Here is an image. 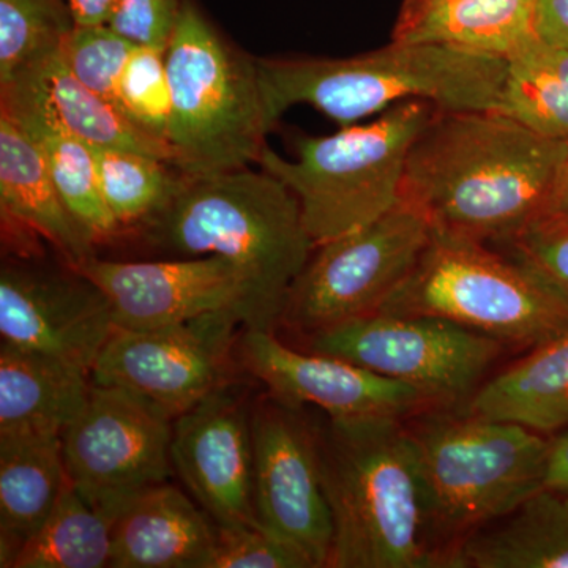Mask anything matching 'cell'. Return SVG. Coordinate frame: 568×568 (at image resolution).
<instances>
[{
  "label": "cell",
  "instance_id": "15",
  "mask_svg": "<svg viewBox=\"0 0 568 568\" xmlns=\"http://www.w3.org/2000/svg\"><path fill=\"white\" fill-rule=\"evenodd\" d=\"M115 328L110 298L78 268L3 261L2 343L92 373Z\"/></svg>",
  "mask_w": 568,
  "mask_h": 568
},
{
  "label": "cell",
  "instance_id": "22",
  "mask_svg": "<svg viewBox=\"0 0 568 568\" xmlns=\"http://www.w3.org/2000/svg\"><path fill=\"white\" fill-rule=\"evenodd\" d=\"M537 0H403L392 40L507 58L534 37Z\"/></svg>",
  "mask_w": 568,
  "mask_h": 568
},
{
  "label": "cell",
  "instance_id": "5",
  "mask_svg": "<svg viewBox=\"0 0 568 568\" xmlns=\"http://www.w3.org/2000/svg\"><path fill=\"white\" fill-rule=\"evenodd\" d=\"M144 230L166 252L216 254L241 265L274 332L316 248L295 194L274 174L250 168L185 174L173 203Z\"/></svg>",
  "mask_w": 568,
  "mask_h": 568
},
{
  "label": "cell",
  "instance_id": "7",
  "mask_svg": "<svg viewBox=\"0 0 568 568\" xmlns=\"http://www.w3.org/2000/svg\"><path fill=\"white\" fill-rule=\"evenodd\" d=\"M435 111L432 103L409 100L364 125L298 138L297 160L283 159L267 145L256 164L295 194L306 231L320 246L402 203L407 156Z\"/></svg>",
  "mask_w": 568,
  "mask_h": 568
},
{
  "label": "cell",
  "instance_id": "17",
  "mask_svg": "<svg viewBox=\"0 0 568 568\" xmlns=\"http://www.w3.org/2000/svg\"><path fill=\"white\" fill-rule=\"evenodd\" d=\"M234 386L174 418L171 459L215 526L261 528L254 510L253 403Z\"/></svg>",
  "mask_w": 568,
  "mask_h": 568
},
{
  "label": "cell",
  "instance_id": "32",
  "mask_svg": "<svg viewBox=\"0 0 568 568\" xmlns=\"http://www.w3.org/2000/svg\"><path fill=\"white\" fill-rule=\"evenodd\" d=\"M134 47L108 24L74 26L62 43L61 55L82 84L121 110L119 84Z\"/></svg>",
  "mask_w": 568,
  "mask_h": 568
},
{
  "label": "cell",
  "instance_id": "38",
  "mask_svg": "<svg viewBox=\"0 0 568 568\" xmlns=\"http://www.w3.org/2000/svg\"><path fill=\"white\" fill-rule=\"evenodd\" d=\"M114 0H67L77 26H103L110 20Z\"/></svg>",
  "mask_w": 568,
  "mask_h": 568
},
{
  "label": "cell",
  "instance_id": "13",
  "mask_svg": "<svg viewBox=\"0 0 568 568\" xmlns=\"http://www.w3.org/2000/svg\"><path fill=\"white\" fill-rule=\"evenodd\" d=\"M276 396L253 403L254 510L261 528L328 568L334 540L316 420Z\"/></svg>",
  "mask_w": 568,
  "mask_h": 568
},
{
  "label": "cell",
  "instance_id": "29",
  "mask_svg": "<svg viewBox=\"0 0 568 568\" xmlns=\"http://www.w3.org/2000/svg\"><path fill=\"white\" fill-rule=\"evenodd\" d=\"M95 156L104 203L122 233L162 215L185 179L173 164L144 153L99 149Z\"/></svg>",
  "mask_w": 568,
  "mask_h": 568
},
{
  "label": "cell",
  "instance_id": "39",
  "mask_svg": "<svg viewBox=\"0 0 568 568\" xmlns=\"http://www.w3.org/2000/svg\"><path fill=\"white\" fill-rule=\"evenodd\" d=\"M545 219L567 220L568 222V159L560 174L552 203Z\"/></svg>",
  "mask_w": 568,
  "mask_h": 568
},
{
  "label": "cell",
  "instance_id": "6",
  "mask_svg": "<svg viewBox=\"0 0 568 568\" xmlns=\"http://www.w3.org/2000/svg\"><path fill=\"white\" fill-rule=\"evenodd\" d=\"M173 95L170 142L174 166L204 175L256 164L274 130L256 59L224 39L192 0L166 50Z\"/></svg>",
  "mask_w": 568,
  "mask_h": 568
},
{
  "label": "cell",
  "instance_id": "1",
  "mask_svg": "<svg viewBox=\"0 0 568 568\" xmlns=\"http://www.w3.org/2000/svg\"><path fill=\"white\" fill-rule=\"evenodd\" d=\"M568 159L499 111L436 110L407 156L402 201L433 230L497 244L545 219Z\"/></svg>",
  "mask_w": 568,
  "mask_h": 568
},
{
  "label": "cell",
  "instance_id": "8",
  "mask_svg": "<svg viewBox=\"0 0 568 568\" xmlns=\"http://www.w3.org/2000/svg\"><path fill=\"white\" fill-rule=\"evenodd\" d=\"M377 313L440 317L526 351L568 331V306L525 267L485 242L433 227L409 276Z\"/></svg>",
  "mask_w": 568,
  "mask_h": 568
},
{
  "label": "cell",
  "instance_id": "36",
  "mask_svg": "<svg viewBox=\"0 0 568 568\" xmlns=\"http://www.w3.org/2000/svg\"><path fill=\"white\" fill-rule=\"evenodd\" d=\"M534 36L549 47L568 51V0H537Z\"/></svg>",
  "mask_w": 568,
  "mask_h": 568
},
{
  "label": "cell",
  "instance_id": "31",
  "mask_svg": "<svg viewBox=\"0 0 568 568\" xmlns=\"http://www.w3.org/2000/svg\"><path fill=\"white\" fill-rule=\"evenodd\" d=\"M119 106L138 129L170 145L173 95L166 50L134 47L119 84Z\"/></svg>",
  "mask_w": 568,
  "mask_h": 568
},
{
  "label": "cell",
  "instance_id": "26",
  "mask_svg": "<svg viewBox=\"0 0 568 568\" xmlns=\"http://www.w3.org/2000/svg\"><path fill=\"white\" fill-rule=\"evenodd\" d=\"M22 74H29L37 82L44 106L52 118L67 132L95 151L108 149L144 153L174 166L175 155L171 145L142 132L110 100L82 84L67 69L61 51Z\"/></svg>",
  "mask_w": 568,
  "mask_h": 568
},
{
  "label": "cell",
  "instance_id": "12",
  "mask_svg": "<svg viewBox=\"0 0 568 568\" xmlns=\"http://www.w3.org/2000/svg\"><path fill=\"white\" fill-rule=\"evenodd\" d=\"M244 321L216 312L164 327H118L93 365V384L123 388L171 420L235 381L234 349Z\"/></svg>",
  "mask_w": 568,
  "mask_h": 568
},
{
  "label": "cell",
  "instance_id": "3",
  "mask_svg": "<svg viewBox=\"0 0 568 568\" xmlns=\"http://www.w3.org/2000/svg\"><path fill=\"white\" fill-rule=\"evenodd\" d=\"M256 63L272 126L297 104L342 126L409 100L440 111H496L507 73L506 58L394 40L351 58H264Z\"/></svg>",
  "mask_w": 568,
  "mask_h": 568
},
{
  "label": "cell",
  "instance_id": "34",
  "mask_svg": "<svg viewBox=\"0 0 568 568\" xmlns=\"http://www.w3.org/2000/svg\"><path fill=\"white\" fill-rule=\"evenodd\" d=\"M212 568H315L301 549L254 526H215Z\"/></svg>",
  "mask_w": 568,
  "mask_h": 568
},
{
  "label": "cell",
  "instance_id": "2",
  "mask_svg": "<svg viewBox=\"0 0 568 568\" xmlns=\"http://www.w3.org/2000/svg\"><path fill=\"white\" fill-rule=\"evenodd\" d=\"M416 450L424 538L436 568L463 541L545 487L551 437L465 405L407 418Z\"/></svg>",
  "mask_w": 568,
  "mask_h": 568
},
{
  "label": "cell",
  "instance_id": "37",
  "mask_svg": "<svg viewBox=\"0 0 568 568\" xmlns=\"http://www.w3.org/2000/svg\"><path fill=\"white\" fill-rule=\"evenodd\" d=\"M545 487L568 489V433L551 437Z\"/></svg>",
  "mask_w": 568,
  "mask_h": 568
},
{
  "label": "cell",
  "instance_id": "30",
  "mask_svg": "<svg viewBox=\"0 0 568 568\" xmlns=\"http://www.w3.org/2000/svg\"><path fill=\"white\" fill-rule=\"evenodd\" d=\"M74 26L67 0H0V88L61 51Z\"/></svg>",
  "mask_w": 568,
  "mask_h": 568
},
{
  "label": "cell",
  "instance_id": "27",
  "mask_svg": "<svg viewBox=\"0 0 568 568\" xmlns=\"http://www.w3.org/2000/svg\"><path fill=\"white\" fill-rule=\"evenodd\" d=\"M506 59L496 111L540 136L568 142V51L534 36Z\"/></svg>",
  "mask_w": 568,
  "mask_h": 568
},
{
  "label": "cell",
  "instance_id": "23",
  "mask_svg": "<svg viewBox=\"0 0 568 568\" xmlns=\"http://www.w3.org/2000/svg\"><path fill=\"white\" fill-rule=\"evenodd\" d=\"M91 388V373L0 343V435L62 436Z\"/></svg>",
  "mask_w": 568,
  "mask_h": 568
},
{
  "label": "cell",
  "instance_id": "25",
  "mask_svg": "<svg viewBox=\"0 0 568 568\" xmlns=\"http://www.w3.org/2000/svg\"><path fill=\"white\" fill-rule=\"evenodd\" d=\"M469 409L555 436L568 426V331L489 376Z\"/></svg>",
  "mask_w": 568,
  "mask_h": 568
},
{
  "label": "cell",
  "instance_id": "16",
  "mask_svg": "<svg viewBox=\"0 0 568 568\" xmlns=\"http://www.w3.org/2000/svg\"><path fill=\"white\" fill-rule=\"evenodd\" d=\"M239 357L268 394L332 418H410L436 405L418 388L335 355L295 351L275 332L245 328Z\"/></svg>",
  "mask_w": 568,
  "mask_h": 568
},
{
  "label": "cell",
  "instance_id": "33",
  "mask_svg": "<svg viewBox=\"0 0 568 568\" xmlns=\"http://www.w3.org/2000/svg\"><path fill=\"white\" fill-rule=\"evenodd\" d=\"M536 276L568 306V222L541 219L507 241L488 244Z\"/></svg>",
  "mask_w": 568,
  "mask_h": 568
},
{
  "label": "cell",
  "instance_id": "4",
  "mask_svg": "<svg viewBox=\"0 0 568 568\" xmlns=\"http://www.w3.org/2000/svg\"><path fill=\"white\" fill-rule=\"evenodd\" d=\"M406 420L317 418L321 476L334 525L328 568H436L425 545Z\"/></svg>",
  "mask_w": 568,
  "mask_h": 568
},
{
  "label": "cell",
  "instance_id": "35",
  "mask_svg": "<svg viewBox=\"0 0 568 568\" xmlns=\"http://www.w3.org/2000/svg\"><path fill=\"white\" fill-rule=\"evenodd\" d=\"M183 0H114L108 26L138 47L168 50Z\"/></svg>",
  "mask_w": 568,
  "mask_h": 568
},
{
  "label": "cell",
  "instance_id": "24",
  "mask_svg": "<svg viewBox=\"0 0 568 568\" xmlns=\"http://www.w3.org/2000/svg\"><path fill=\"white\" fill-rule=\"evenodd\" d=\"M454 568H568V489L544 487L467 537Z\"/></svg>",
  "mask_w": 568,
  "mask_h": 568
},
{
  "label": "cell",
  "instance_id": "9",
  "mask_svg": "<svg viewBox=\"0 0 568 568\" xmlns=\"http://www.w3.org/2000/svg\"><path fill=\"white\" fill-rule=\"evenodd\" d=\"M432 237V224L399 203L361 230L316 246L284 305L282 323L308 336L375 315L405 283Z\"/></svg>",
  "mask_w": 568,
  "mask_h": 568
},
{
  "label": "cell",
  "instance_id": "19",
  "mask_svg": "<svg viewBox=\"0 0 568 568\" xmlns=\"http://www.w3.org/2000/svg\"><path fill=\"white\" fill-rule=\"evenodd\" d=\"M0 103L39 145L63 203L92 244L118 239L122 230L104 203L95 151L52 118L33 78L22 74L0 88Z\"/></svg>",
  "mask_w": 568,
  "mask_h": 568
},
{
  "label": "cell",
  "instance_id": "11",
  "mask_svg": "<svg viewBox=\"0 0 568 568\" xmlns=\"http://www.w3.org/2000/svg\"><path fill=\"white\" fill-rule=\"evenodd\" d=\"M173 420L123 388L93 384L80 416L63 432L67 474L82 499L114 521L123 508L168 484Z\"/></svg>",
  "mask_w": 568,
  "mask_h": 568
},
{
  "label": "cell",
  "instance_id": "21",
  "mask_svg": "<svg viewBox=\"0 0 568 568\" xmlns=\"http://www.w3.org/2000/svg\"><path fill=\"white\" fill-rule=\"evenodd\" d=\"M69 481L62 436L0 435V567L13 568Z\"/></svg>",
  "mask_w": 568,
  "mask_h": 568
},
{
  "label": "cell",
  "instance_id": "10",
  "mask_svg": "<svg viewBox=\"0 0 568 568\" xmlns=\"http://www.w3.org/2000/svg\"><path fill=\"white\" fill-rule=\"evenodd\" d=\"M305 347L416 387L439 406L469 402L507 349L440 317L384 313L315 332L305 336Z\"/></svg>",
  "mask_w": 568,
  "mask_h": 568
},
{
  "label": "cell",
  "instance_id": "20",
  "mask_svg": "<svg viewBox=\"0 0 568 568\" xmlns=\"http://www.w3.org/2000/svg\"><path fill=\"white\" fill-rule=\"evenodd\" d=\"M0 209L3 222L43 237L70 267L80 268L95 256V245L63 203L39 145L2 111Z\"/></svg>",
  "mask_w": 568,
  "mask_h": 568
},
{
  "label": "cell",
  "instance_id": "18",
  "mask_svg": "<svg viewBox=\"0 0 568 568\" xmlns=\"http://www.w3.org/2000/svg\"><path fill=\"white\" fill-rule=\"evenodd\" d=\"M215 523L170 484L134 497L111 528L112 568H212Z\"/></svg>",
  "mask_w": 568,
  "mask_h": 568
},
{
  "label": "cell",
  "instance_id": "14",
  "mask_svg": "<svg viewBox=\"0 0 568 568\" xmlns=\"http://www.w3.org/2000/svg\"><path fill=\"white\" fill-rule=\"evenodd\" d=\"M78 271L110 298L115 325L148 331L231 312L245 328L272 331L252 280L226 257H179L168 261H110L92 256Z\"/></svg>",
  "mask_w": 568,
  "mask_h": 568
},
{
  "label": "cell",
  "instance_id": "28",
  "mask_svg": "<svg viewBox=\"0 0 568 568\" xmlns=\"http://www.w3.org/2000/svg\"><path fill=\"white\" fill-rule=\"evenodd\" d=\"M110 519L93 510L71 481L13 568H103L111 562Z\"/></svg>",
  "mask_w": 568,
  "mask_h": 568
}]
</instances>
